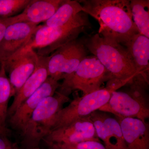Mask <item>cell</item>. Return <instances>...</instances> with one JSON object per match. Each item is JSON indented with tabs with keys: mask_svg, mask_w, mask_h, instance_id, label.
Listing matches in <instances>:
<instances>
[{
	"mask_svg": "<svg viewBox=\"0 0 149 149\" xmlns=\"http://www.w3.org/2000/svg\"><path fill=\"white\" fill-rule=\"evenodd\" d=\"M83 12L100 25L98 34L121 45L139 33L133 22L129 0H81Z\"/></svg>",
	"mask_w": 149,
	"mask_h": 149,
	"instance_id": "cell-1",
	"label": "cell"
},
{
	"mask_svg": "<svg viewBox=\"0 0 149 149\" xmlns=\"http://www.w3.org/2000/svg\"><path fill=\"white\" fill-rule=\"evenodd\" d=\"M83 41L88 52L97 58L108 73L107 89L116 91L130 84L137 77L133 60L124 46L104 38L98 33L83 39Z\"/></svg>",
	"mask_w": 149,
	"mask_h": 149,
	"instance_id": "cell-2",
	"label": "cell"
},
{
	"mask_svg": "<svg viewBox=\"0 0 149 149\" xmlns=\"http://www.w3.org/2000/svg\"><path fill=\"white\" fill-rule=\"evenodd\" d=\"M91 25L88 15L83 12L61 26L49 27L40 25L30 42L22 50L37 49V54L48 56L62 46L77 39Z\"/></svg>",
	"mask_w": 149,
	"mask_h": 149,
	"instance_id": "cell-3",
	"label": "cell"
},
{
	"mask_svg": "<svg viewBox=\"0 0 149 149\" xmlns=\"http://www.w3.org/2000/svg\"><path fill=\"white\" fill-rule=\"evenodd\" d=\"M70 101L68 96L57 91L53 95L43 100L33 111L21 133V149L39 147L40 142L52 129L56 115Z\"/></svg>",
	"mask_w": 149,
	"mask_h": 149,
	"instance_id": "cell-4",
	"label": "cell"
},
{
	"mask_svg": "<svg viewBox=\"0 0 149 149\" xmlns=\"http://www.w3.org/2000/svg\"><path fill=\"white\" fill-rule=\"evenodd\" d=\"M149 82L134 79L127 92H112L108 102L99 111L109 113L116 117H131L146 121L149 117L148 101L146 90Z\"/></svg>",
	"mask_w": 149,
	"mask_h": 149,
	"instance_id": "cell-5",
	"label": "cell"
},
{
	"mask_svg": "<svg viewBox=\"0 0 149 149\" xmlns=\"http://www.w3.org/2000/svg\"><path fill=\"white\" fill-rule=\"evenodd\" d=\"M108 79L107 70L97 58L87 56L74 72L63 79L58 91L67 96L76 90L87 95L100 89L102 84Z\"/></svg>",
	"mask_w": 149,
	"mask_h": 149,
	"instance_id": "cell-6",
	"label": "cell"
},
{
	"mask_svg": "<svg viewBox=\"0 0 149 149\" xmlns=\"http://www.w3.org/2000/svg\"><path fill=\"white\" fill-rule=\"evenodd\" d=\"M112 92L106 88H100L74 99L56 115L52 130L69 125L99 110L108 102Z\"/></svg>",
	"mask_w": 149,
	"mask_h": 149,
	"instance_id": "cell-7",
	"label": "cell"
},
{
	"mask_svg": "<svg viewBox=\"0 0 149 149\" xmlns=\"http://www.w3.org/2000/svg\"><path fill=\"white\" fill-rule=\"evenodd\" d=\"M83 40L76 39L62 46L49 56V76L58 81L74 72L87 56Z\"/></svg>",
	"mask_w": 149,
	"mask_h": 149,
	"instance_id": "cell-8",
	"label": "cell"
},
{
	"mask_svg": "<svg viewBox=\"0 0 149 149\" xmlns=\"http://www.w3.org/2000/svg\"><path fill=\"white\" fill-rule=\"evenodd\" d=\"M40 26L25 22L9 25L0 42V63L8 60L24 49Z\"/></svg>",
	"mask_w": 149,
	"mask_h": 149,
	"instance_id": "cell-9",
	"label": "cell"
},
{
	"mask_svg": "<svg viewBox=\"0 0 149 149\" xmlns=\"http://www.w3.org/2000/svg\"><path fill=\"white\" fill-rule=\"evenodd\" d=\"M43 141L45 143L68 144L100 140L96 135L90 115L52 130Z\"/></svg>",
	"mask_w": 149,
	"mask_h": 149,
	"instance_id": "cell-10",
	"label": "cell"
},
{
	"mask_svg": "<svg viewBox=\"0 0 149 149\" xmlns=\"http://www.w3.org/2000/svg\"><path fill=\"white\" fill-rule=\"evenodd\" d=\"M60 85L58 81L48 77L42 86L26 99L10 116L9 122L12 128L21 133L38 105L46 98L53 95Z\"/></svg>",
	"mask_w": 149,
	"mask_h": 149,
	"instance_id": "cell-11",
	"label": "cell"
},
{
	"mask_svg": "<svg viewBox=\"0 0 149 149\" xmlns=\"http://www.w3.org/2000/svg\"><path fill=\"white\" fill-rule=\"evenodd\" d=\"M38 60L37 52L30 49L20 51L8 60L0 63L8 72L9 79L16 93L35 71Z\"/></svg>",
	"mask_w": 149,
	"mask_h": 149,
	"instance_id": "cell-12",
	"label": "cell"
},
{
	"mask_svg": "<svg viewBox=\"0 0 149 149\" xmlns=\"http://www.w3.org/2000/svg\"><path fill=\"white\" fill-rule=\"evenodd\" d=\"M90 117L97 137L103 142L106 149H128L116 118L97 111Z\"/></svg>",
	"mask_w": 149,
	"mask_h": 149,
	"instance_id": "cell-13",
	"label": "cell"
},
{
	"mask_svg": "<svg viewBox=\"0 0 149 149\" xmlns=\"http://www.w3.org/2000/svg\"><path fill=\"white\" fill-rule=\"evenodd\" d=\"M38 55L36 69L14 97L12 103L8 108V117L12 115L22 103L37 91L49 76V56Z\"/></svg>",
	"mask_w": 149,
	"mask_h": 149,
	"instance_id": "cell-14",
	"label": "cell"
},
{
	"mask_svg": "<svg viewBox=\"0 0 149 149\" xmlns=\"http://www.w3.org/2000/svg\"><path fill=\"white\" fill-rule=\"evenodd\" d=\"M63 0H31L26 7L17 15L9 17L10 25L25 22L37 24L52 17Z\"/></svg>",
	"mask_w": 149,
	"mask_h": 149,
	"instance_id": "cell-15",
	"label": "cell"
},
{
	"mask_svg": "<svg viewBox=\"0 0 149 149\" xmlns=\"http://www.w3.org/2000/svg\"><path fill=\"white\" fill-rule=\"evenodd\" d=\"M128 149H149V126L135 118L116 117Z\"/></svg>",
	"mask_w": 149,
	"mask_h": 149,
	"instance_id": "cell-16",
	"label": "cell"
},
{
	"mask_svg": "<svg viewBox=\"0 0 149 149\" xmlns=\"http://www.w3.org/2000/svg\"><path fill=\"white\" fill-rule=\"evenodd\" d=\"M122 45L131 56L136 68L137 77L148 80L149 38L138 33Z\"/></svg>",
	"mask_w": 149,
	"mask_h": 149,
	"instance_id": "cell-17",
	"label": "cell"
},
{
	"mask_svg": "<svg viewBox=\"0 0 149 149\" xmlns=\"http://www.w3.org/2000/svg\"><path fill=\"white\" fill-rule=\"evenodd\" d=\"M81 12H83V7L78 1L63 0L54 14L44 25L49 27L61 26L70 21Z\"/></svg>",
	"mask_w": 149,
	"mask_h": 149,
	"instance_id": "cell-18",
	"label": "cell"
},
{
	"mask_svg": "<svg viewBox=\"0 0 149 149\" xmlns=\"http://www.w3.org/2000/svg\"><path fill=\"white\" fill-rule=\"evenodd\" d=\"M0 64V128H7L9 102L11 97H14L16 92L7 76L3 64Z\"/></svg>",
	"mask_w": 149,
	"mask_h": 149,
	"instance_id": "cell-19",
	"label": "cell"
},
{
	"mask_svg": "<svg viewBox=\"0 0 149 149\" xmlns=\"http://www.w3.org/2000/svg\"><path fill=\"white\" fill-rule=\"evenodd\" d=\"M132 17L140 34L149 38V1L131 0Z\"/></svg>",
	"mask_w": 149,
	"mask_h": 149,
	"instance_id": "cell-20",
	"label": "cell"
},
{
	"mask_svg": "<svg viewBox=\"0 0 149 149\" xmlns=\"http://www.w3.org/2000/svg\"><path fill=\"white\" fill-rule=\"evenodd\" d=\"M31 0H0V17L9 18L23 11Z\"/></svg>",
	"mask_w": 149,
	"mask_h": 149,
	"instance_id": "cell-21",
	"label": "cell"
},
{
	"mask_svg": "<svg viewBox=\"0 0 149 149\" xmlns=\"http://www.w3.org/2000/svg\"><path fill=\"white\" fill-rule=\"evenodd\" d=\"M45 143L49 149H106L100 141H88L74 143Z\"/></svg>",
	"mask_w": 149,
	"mask_h": 149,
	"instance_id": "cell-22",
	"label": "cell"
},
{
	"mask_svg": "<svg viewBox=\"0 0 149 149\" xmlns=\"http://www.w3.org/2000/svg\"><path fill=\"white\" fill-rule=\"evenodd\" d=\"M0 149H21L18 144L13 142L6 135L0 134Z\"/></svg>",
	"mask_w": 149,
	"mask_h": 149,
	"instance_id": "cell-23",
	"label": "cell"
},
{
	"mask_svg": "<svg viewBox=\"0 0 149 149\" xmlns=\"http://www.w3.org/2000/svg\"><path fill=\"white\" fill-rule=\"evenodd\" d=\"M10 25L8 18L0 17V42L3 37L6 29Z\"/></svg>",
	"mask_w": 149,
	"mask_h": 149,
	"instance_id": "cell-24",
	"label": "cell"
},
{
	"mask_svg": "<svg viewBox=\"0 0 149 149\" xmlns=\"http://www.w3.org/2000/svg\"><path fill=\"white\" fill-rule=\"evenodd\" d=\"M10 132V131L7 128H0V134H2V135L8 136Z\"/></svg>",
	"mask_w": 149,
	"mask_h": 149,
	"instance_id": "cell-25",
	"label": "cell"
},
{
	"mask_svg": "<svg viewBox=\"0 0 149 149\" xmlns=\"http://www.w3.org/2000/svg\"><path fill=\"white\" fill-rule=\"evenodd\" d=\"M46 149L41 148H40V147H37V148H30V149Z\"/></svg>",
	"mask_w": 149,
	"mask_h": 149,
	"instance_id": "cell-26",
	"label": "cell"
}]
</instances>
